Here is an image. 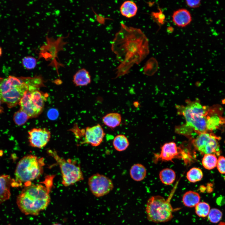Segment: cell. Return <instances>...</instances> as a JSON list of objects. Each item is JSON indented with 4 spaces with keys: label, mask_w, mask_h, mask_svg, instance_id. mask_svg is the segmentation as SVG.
I'll return each instance as SVG.
<instances>
[{
    "label": "cell",
    "mask_w": 225,
    "mask_h": 225,
    "mask_svg": "<svg viewBox=\"0 0 225 225\" xmlns=\"http://www.w3.org/2000/svg\"><path fill=\"white\" fill-rule=\"evenodd\" d=\"M52 225H62L59 223H55L53 224Z\"/></svg>",
    "instance_id": "f35d334b"
},
{
    "label": "cell",
    "mask_w": 225,
    "mask_h": 225,
    "mask_svg": "<svg viewBox=\"0 0 225 225\" xmlns=\"http://www.w3.org/2000/svg\"><path fill=\"white\" fill-rule=\"evenodd\" d=\"M65 38L60 37L57 39L52 38H49L48 36L46 37V42L40 48L38 53V59L43 58L46 60L50 61L51 63L57 66L59 63L57 61L58 58V53L62 50H63V47L67 42L64 41Z\"/></svg>",
    "instance_id": "30bf717a"
},
{
    "label": "cell",
    "mask_w": 225,
    "mask_h": 225,
    "mask_svg": "<svg viewBox=\"0 0 225 225\" xmlns=\"http://www.w3.org/2000/svg\"><path fill=\"white\" fill-rule=\"evenodd\" d=\"M37 78L17 77L9 76L0 77V100L11 108L18 104L24 94L31 86H37Z\"/></svg>",
    "instance_id": "3957f363"
},
{
    "label": "cell",
    "mask_w": 225,
    "mask_h": 225,
    "mask_svg": "<svg viewBox=\"0 0 225 225\" xmlns=\"http://www.w3.org/2000/svg\"><path fill=\"white\" fill-rule=\"evenodd\" d=\"M47 152L58 165L62 175V183L64 186H69L84 179L80 164L76 160L65 159L55 150L48 149Z\"/></svg>",
    "instance_id": "8992f818"
},
{
    "label": "cell",
    "mask_w": 225,
    "mask_h": 225,
    "mask_svg": "<svg viewBox=\"0 0 225 225\" xmlns=\"http://www.w3.org/2000/svg\"><path fill=\"white\" fill-rule=\"evenodd\" d=\"M88 183L90 191L96 197L107 195L114 188L113 183L110 178L98 173L89 177Z\"/></svg>",
    "instance_id": "8fae6325"
},
{
    "label": "cell",
    "mask_w": 225,
    "mask_h": 225,
    "mask_svg": "<svg viewBox=\"0 0 225 225\" xmlns=\"http://www.w3.org/2000/svg\"><path fill=\"white\" fill-rule=\"evenodd\" d=\"M84 138L78 145L89 144L93 147H97L102 142L105 133L102 126L98 124L91 127H88L81 130Z\"/></svg>",
    "instance_id": "4fadbf2b"
},
{
    "label": "cell",
    "mask_w": 225,
    "mask_h": 225,
    "mask_svg": "<svg viewBox=\"0 0 225 225\" xmlns=\"http://www.w3.org/2000/svg\"><path fill=\"white\" fill-rule=\"evenodd\" d=\"M222 216V213L220 210L216 208H213L210 209L208 217L210 222L216 223L220 222Z\"/></svg>",
    "instance_id": "f1b7e54d"
},
{
    "label": "cell",
    "mask_w": 225,
    "mask_h": 225,
    "mask_svg": "<svg viewBox=\"0 0 225 225\" xmlns=\"http://www.w3.org/2000/svg\"><path fill=\"white\" fill-rule=\"evenodd\" d=\"M222 108L215 105L210 107L207 115V128L208 132H212L225 125V118L222 116Z\"/></svg>",
    "instance_id": "5bb4252c"
},
{
    "label": "cell",
    "mask_w": 225,
    "mask_h": 225,
    "mask_svg": "<svg viewBox=\"0 0 225 225\" xmlns=\"http://www.w3.org/2000/svg\"><path fill=\"white\" fill-rule=\"evenodd\" d=\"M55 176L48 175L41 182L23 186L17 199V205L22 212L26 215H38L48 207Z\"/></svg>",
    "instance_id": "7a4b0ae2"
},
{
    "label": "cell",
    "mask_w": 225,
    "mask_h": 225,
    "mask_svg": "<svg viewBox=\"0 0 225 225\" xmlns=\"http://www.w3.org/2000/svg\"><path fill=\"white\" fill-rule=\"evenodd\" d=\"M210 207L207 202H200L195 207V212L199 217L204 218L208 217L210 210Z\"/></svg>",
    "instance_id": "4316f807"
},
{
    "label": "cell",
    "mask_w": 225,
    "mask_h": 225,
    "mask_svg": "<svg viewBox=\"0 0 225 225\" xmlns=\"http://www.w3.org/2000/svg\"><path fill=\"white\" fill-rule=\"evenodd\" d=\"M58 111L55 109L50 110L48 112V116L50 119H56L58 116Z\"/></svg>",
    "instance_id": "e575fe53"
},
{
    "label": "cell",
    "mask_w": 225,
    "mask_h": 225,
    "mask_svg": "<svg viewBox=\"0 0 225 225\" xmlns=\"http://www.w3.org/2000/svg\"><path fill=\"white\" fill-rule=\"evenodd\" d=\"M138 8L136 3L132 1H124L120 7L121 14L127 18H131L135 16L138 11Z\"/></svg>",
    "instance_id": "ffe728a7"
},
{
    "label": "cell",
    "mask_w": 225,
    "mask_h": 225,
    "mask_svg": "<svg viewBox=\"0 0 225 225\" xmlns=\"http://www.w3.org/2000/svg\"><path fill=\"white\" fill-rule=\"evenodd\" d=\"M112 144L114 148L118 152L125 150L128 147L129 143L127 138L123 134H118L113 138Z\"/></svg>",
    "instance_id": "cb8c5ba5"
},
{
    "label": "cell",
    "mask_w": 225,
    "mask_h": 225,
    "mask_svg": "<svg viewBox=\"0 0 225 225\" xmlns=\"http://www.w3.org/2000/svg\"><path fill=\"white\" fill-rule=\"evenodd\" d=\"M91 81V76L89 72L84 68L79 70L73 77V82L77 86H86Z\"/></svg>",
    "instance_id": "ac0fdd59"
},
{
    "label": "cell",
    "mask_w": 225,
    "mask_h": 225,
    "mask_svg": "<svg viewBox=\"0 0 225 225\" xmlns=\"http://www.w3.org/2000/svg\"><path fill=\"white\" fill-rule=\"evenodd\" d=\"M1 100H0V108H1Z\"/></svg>",
    "instance_id": "ab89813d"
},
{
    "label": "cell",
    "mask_w": 225,
    "mask_h": 225,
    "mask_svg": "<svg viewBox=\"0 0 225 225\" xmlns=\"http://www.w3.org/2000/svg\"><path fill=\"white\" fill-rule=\"evenodd\" d=\"M147 170L145 167L140 163L132 165L129 170V174L133 180L139 182L143 180L146 176Z\"/></svg>",
    "instance_id": "d6986e66"
},
{
    "label": "cell",
    "mask_w": 225,
    "mask_h": 225,
    "mask_svg": "<svg viewBox=\"0 0 225 225\" xmlns=\"http://www.w3.org/2000/svg\"><path fill=\"white\" fill-rule=\"evenodd\" d=\"M2 48L0 46V58L2 55Z\"/></svg>",
    "instance_id": "8d00e7d4"
},
{
    "label": "cell",
    "mask_w": 225,
    "mask_h": 225,
    "mask_svg": "<svg viewBox=\"0 0 225 225\" xmlns=\"http://www.w3.org/2000/svg\"><path fill=\"white\" fill-rule=\"evenodd\" d=\"M221 138L212 132H206L198 135L192 140L195 149L202 154L220 153L219 141Z\"/></svg>",
    "instance_id": "9c48e42d"
},
{
    "label": "cell",
    "mask_w": 225,
    "mask_h": 225,
    "mask_svg": "<svg viewBox=\"0 0 225 225\" xmlns=\"http://www.w3.org/2000/svg\"><path fill=\"white\" fill-rule=\"evenodd\" d=\"M158 12H152L151 16L153 20L160 27L165 22V16L160 8L158 7Z\"/></svg>",
    "instance_id": "4dcf8cb0"
},
{
    "label": "cell",
    "mask_w": 225,
    "mask_h": 225,
    "mask_svg": "<svg viewBox=\"0 0 225 225\" xmlns=\"http://www.w3.org/2000/svg\"><path fill=\"white\" fill-rule=\"evenodd\" d=\"M38 86H31L24 94L18 104L30 118L38 116L42 112L46 100L45 94L38 89Z\"/></svg>",
    "instance_id": "ba28073f"
},
{
    "label": "cell",
    "mask_w": 225,
    "mask_h": 225,
    "mask_svg": "<svg viewBox=\"0 0 225 225\" xmlns=\"http://www.w3.org/2000/svg\"><path fill=\"white\" fill-rule=\"evenodd\" d=\"M45 165L43 157L38 158L32 154L23 157L16 167L12 187L24 186L38 179L43 173Z\"/></svg>",
    "instance_id": "277c9868"
},
{
    "label": "cell",
    "mask_w": 225,
    "mask_h": 225,
    "mask_svg": "<svg viewBox=\"0 0 225 225\" xmlns=\"http://www.w3.org/2000/svg\"><path fill=\"white\" fill-rule=\"evenodd\" d=\"M216 167L220 173L225 174V157L222 156L219 157Z\"/></svg>",
    "instance_id": "d6a6232c"
},
{
    "label": "cell",
    "mask_w": 225,
    "mask_h": 225,
    "mask_svg": "<svg viewBox=\"0 0 225 225\" xmlns=\"http://www.w3.org/2000/svg\"><path fill=\"white\" fill-rule=\"evenodd\" d=\"M173 29L172 27H168L167 28V31L168 32H173Z\"/></svg>",
    "instance_id": "d590c367"
},
{
    "label": "cell",
    "mask_w": 225,
    "mask_h": 225,
    "mask_svg": "<svg viewBox=\"0 0 225 225\" xmlns=\"http://www.w3.org/2000/svg\"><path fill=\"white\" fill-rule=\"evenodd\" d=\"M176 177V173L172 169L165 168L161 170L159 173V178L163 184L170 185L175 181Z\"/></svg>",
    "instance_id": "603a6c76"
},
{
    "label": "cell",
    "mask_w": 225,
    "mask_h": 225,
    "mask_svg": "<svg viewBox=\"0 0 225 225\" xmlns=\"http://www.w3.org/2000/svg\"><path fill=\"white\" fill-rule=\"evenodd\" d=\"M203 176V174L202 170L196 167L191 168L186 174L187 179L192 183H195L200 181Z\"/></svg>",
    "instance_id": "484cf974"
},
{
    "label": "cell",
    "mask_w": 225,
    "mask_h": 225,
    "mask_svg": "<svg viewBox=\"0 0 225 225\" xmlns=\"http://www.w3.org/2000/svg\"><path fill=\"white\" fill-rule=\"evenodd\" d=\"M37 60L34 57L31 56H27L23 57L22 60L23 66L28 70L34 68L37 65Z\"/></svg>",
    "instance_id": "f546056e"
},
{
    "label": "cell",
    "mask_w": 225,
    "mask_h": 225,
    "mask_svg": "<svg viewBox=\"0 0 225 225\" xmlns=\"http://www.w3.org/2000/svg\"><path fill=\"white\" fill-rule=\"evenodd\" d=\"M28 142L32 147L39 148L45 147L50 140V132L46 128H34L28 132Z\"/></svg>",
    "instance_id": "9a60e30c"
},
{
    "label": "cell",
    "mask_w": 225,
    "mask_h": 225,
    "mask_svg": "<svg viewBox=\"0 0 225 225\" xmlns=\"http://www.w3.org/2000/svg\"><path fill=\"white\" fill-rule=\"evenodd\" d=\"M176 186L174 187L167 199L160 195L153 196L148 200L146 212L148 219L155 223L168 222L173 217L175 211L170 203V200Z\"/></svg>",
    "instance_id": "5b68a950"
},
{
    "label": "cell",
    "mask_w": 225,
    "mask_h": 225,
    "mask_svg": "<svg viewBox=\"0 0 225 225\" xmlns=\"http://www.w3.org/2000/svg\"><path fill=\"white\" fill-rule=\"evenodd\" d=\"M186 106H177L178 112L184 117L186 123L183 128L191 132L198 127L208 114L209 107L202 105L198 101H189Z\"/></svg>",
    "instance_id": "52a82bcc"
},
{
    "label": "cell",
    "mask_w": 225,
    "mask_h": 225,
    "mask_svg": "<svg viewBox=\"0 0 225 225\" xmlns=\"http://www.w3.org/2000/svg\"><path fill=\"white\" fill-rule=\"evenodd\" d=\"M29 118L30 117L28 115L21 109L15 112L13 116V120L14 123L19 126L25 124Z\"/></svg>",
    "instance_id": "83f0119b"
},
{
    "label": "cell",
    "mask_w": 225,
    "mask_h": 225,
    "mask_svg": "<svg viewBox=\"0 0 225 225\" xmlns=\"http://www.w3.org/2000/svg\"><path fill=\"white\" fill-rule=\"evenodd\" d=\"M14 181V179L8 175L0 176V204L10 198V187H12Z\"/></svg>",
    "instance_id": "2e32d148"
},
{
    "label": "cell",
    "mask_w": 225,
    "mask_h": 225,
    "mask_svg": "<svg viewBox=\"0 0 225 225\" xmlns=\"http://www.w3.org/2000/svg\"><path fill=\"white\" fill-rule=\"evenodd\" d=\"M185 2L187 5L191 8H196L198 7L200 5L201 0H186Z\"/></svg>",
    "instance_id": "836d02e7"
},
{
    "label": "cell",
    "mask_w": 225,
    "mask_h": 225,
    "mask_svg": "<svg viewBox=\"0 0 225 225\" xmlns=\"http://www.w3.org/2000/svg\"><path fill=\"white\" fill-rule=\"evenodd\" d=\"M218 225H225V222H220Z\"/></svg>",
    "instance_id": "74e56055"
},
{
    "label": "cell",
    "mask_w": 225,
    "mask_h": 225,
    "mask_svg": "<svg viewBox=\"0 0 225 225\" xmlns=\"http://www.w3.org/2000/svg\"><path fill=\"white\" fill-rule=\"evenodd\" d=\"M172 18L174 24L180 27L187 26L192 20V17L190 12L185 8L179 9L174 11Z\"/></svg>",
    "instance_id": "e0dca14e"
},
{
    "label": "cell",
    "mask_w": 225,
    "mask_h": 225,
    "mask_svg": "<svg viewBox=\"0 0 225 225\" xmlns=\"http://www.w3.org/2000/svg\"><path fill=\"white\" fill-rule=\"evenodd\" d=\"M218 159L216 155L214 154H204L202 159L203 166L205 169L210 170L217 166Z\"/></svg>",
    "instance_id": "d4e9b609"
},
{
    "label": "cell",
    "mask_w": 225,
    "mask_h": 225,
    "mask_svg": "<svg viewBox=\"0 0 225 225\" xmlns=\"http://www.w3.org/2000/svg\"><path fill=\"white\" fill-rule=\"evenodd\" d=\"M111 50L121 63L118 68L126 71L149 54L148 40L140 29L121 23L120 29L112 42Z\"/></svg>",
    "instance_id": "6da1fadb"
},
{
    "label": "cell",
    "mask_w": 225,
    "mask_h": 225,
    "mask_svg": "<svg viewBox=\"0 0 225 225\" xmlns=\"http://www.w3.org/2000/svg\"><path fill=\"white\" fill-rule=\"evenodd\" d=\"M154 158L155 162L159 161L172 162L174 159L179 158L183 159L186 163L190 158L188 153L178 147L173 142L164 144L161 148L160 153L155 154Z\"/></svg>",
    "instance_id": "7c38bea8"
},
{
    "label": "cell",
    "mask_w": 225,
    "mask_h": 225,
    "mask_svg": "<svg viewBox=\"0 0 225 225\" xmlns=\"http://www.w3.org/2000/svg\"><path fill=\"white\" fill-rule=\"evenodd\" d=\"M157 66L158 62L156 59L153 57H151L147 62L145 68L147 71H153L157 68Z\"/></svg>",
    "instance_id": "1f68e13d"
},
{
    "label": "cell",
    "mask_w": 225,
    "mask_h": 225,
    "mask_svg": "<svg viewBox=\"0 0 225 225\" xmlns=\"http://www.w3.org/2000/svg\"><path fill=\"white\" fill-rule=\"evenodd\" d=\"M102 120L105 125L113 129L120 125L122 121V117L119 113L110 112L104 116Z\"/></svg>",
    "instance_id": "44dd1931"
},
{
    "label": "cell",
    "mask_w": 225,
    "mask_h": 225,
    "mask_svg": "<svg viewBox=\"0 0 225 225\" xmlns=\"http://www.w3.org/2000/svg\"><path fill=\"white\" fill-rule=\"evenodd\" d=\"M201 197L199 194L195 191H189L185 192L182 197L183 204L188 208L195 207L200 202Z\"/></svg>",
    "instance_id": "7402d4cb"
}]
</instances>
